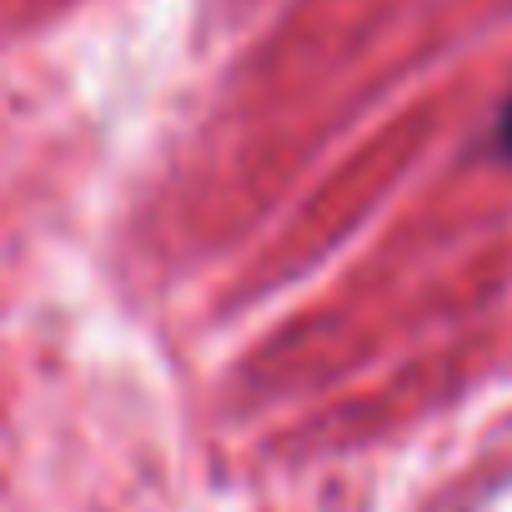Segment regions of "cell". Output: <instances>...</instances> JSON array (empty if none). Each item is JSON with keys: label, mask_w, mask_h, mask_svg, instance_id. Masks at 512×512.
<instances>
[{"label": "cell", "mask_w": 512, "mask_h": 512, "mask_svg": "<svg viewBox=\"0 0 512 512\" xmlns=\"http://www.w3.org/2000/svg\"><path fill=\"white\" fill-rule=\"evenodd\" d=\"M497 136H502V151L512 156V101H507V111H502V126H497Z\"/></svg>", "instance_id": "6da1fadb"}]
</instances>
